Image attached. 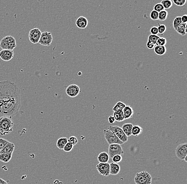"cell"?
I'll list each match as a JSON object with an SVG mask.
<instances>
[{
	"label": "cell",
	"mask_w": 187,
	"mask_h": 184,
	"mask_svg": "<svg viewBox=\"0 0 187 184\" xmlns=\"http://www.w3.org/2000/svg\"><path fill=\"white\" fill-rule=\"evenodd\" d=\"M21 107L20 90L18 85L10 80L0 81V117L15 116Z\"/></svg>",
	"instance_id": "cell-1"
},
{
	"label": "cell",
	"mask_w": 187,
	"mask_h": 184,
	"mask_svg": "<svg viewBox=\"0 0 187 184\" xmlns=\"http://www.w3.org/2000/svg\"><path fill=\"white\" fill-rule=\"evenodd\" d=\"M14 123L9 117L3 116L0 117V135L5 136L10 133L13 130Z\"/></svg>",
	"instance_id": "cell-2"
},
{
	"label": "cell",
	"mask_w": 187,
	"mask_h": 184,
	"mask_svg": "<svg viewBox=\"0 0 187 184\" xmlns=\"http://www.w3.org/2000/svg\"><path fill=\"white\" fill-rule=\"evenodd\" d=\"M15 39L12 36H7L0 42V48L2 50H13L16 48Z\"/></svg>",
	"instance_id": "cell-3"
},
{
	"label": "cell",
	"mask_w": 187,
	"mask_h": 184,
	"mask_svg": "<svg viewBox=\"0 0 187 184\" xmlns=\"http://www.w3.org/2000/svg\"><path fill=\"white\" fill-rule=\"evenodd\" d=\"M152 178L148 172L143 171L137 173L134 177L136 184H150Z\"/></svg>",
	"instance_id": "cell-4"
},
{
	"label": "cell",
	"mask_w": 187,
	"mask_h": 184,
	"mask_svg": "<svg viewBox=\"0 0 187 184\" xmlns=\"http://www.w3.org/2000/svg\"><path fill=\"white\" fill-rule=\"evenodd\" d=\"M104 132L105 138L108 144H118L122 145L124 144L118 138V137L112 131H111L110 130H104Z\"/></svg>",
	"instance_id": "cell-5"
},
{
	"label": "cell",
	"mask_w": 187,
	"mask_h": 184,
	"mask_svg": "<svg viewBox=\"0 0 187 184\" xmlns=\"http://www.w3.org/2000/svg\"><path fill=\"white\" fill-rule=\"evenodd\" d=\"M108 130L112 131L118 137V138L123 143L128 141V137L126 136V134H124L121 127H119L118 126H111L108 127Z\"/></svg>",
	"instance_id": "cell-6"
},
{
	"label": "cell",
	"mask_w": 187,
	"mask_h": 184,
	"mask_svg": "<svg viewBox=\"0 0 187 184\" xmlns=\"http://www.w3.org/2000/svg\"><path fill=\"white\" fill-rule=\"evenodd\" d=\"M53 41L52 34L49 31H44L42 33L38 43L43 46H49L51 45Z\"/></svg>",
	"instance_id": "cell-7"
},
{
	"label": "cell",
	"mask_w": 187,
	"mask_h": 184,
	"mask_svg": "<svg viewBox=\"0 0 187 184\" xmlns=\"http://www.w3.org/2000/svg\"><path fill=\"white\" fill-rule=\"evenodd\" d=\"M176 154L179 159L184 160L187 157V143H182L178 145L176 149Z\"/></svg>",
	"instance_id": "cell-8"
},
{
	"label": "cell",
	"mask_w": 187,
	"mask_h": 184,
	"mask_svg": "<svg viewBox=\"0 0 187 184\" xmlns=\"http://www.w3.org/2000/svg\"><path fill=\"white\" fill-rule=\"evenodd\" d=\"M124 153L121 145L118 144H112L108 146V155L111 158L116 155H122Z\"/></svg>",
	"instance_id": "cell-9"
},
{
	"label": "cell",
	"mask_w": 187,
	"mask_h": 184,
	"mask_svg": "<svg viewBox=\"0 0 187 184\" xmlns=\"http://www.w3.org/2000/svg\"><path fill=\"white\" fill-rule=\"evenodd\" d=\"M41 34L42 32L40 29L37 28H33L29 32V40L31 43L37 44L39 42Z\"/></svg>",
	"instance_id": "cell-10"
},
{
	"label": "cell",
	"mask_w": 187,
	"mask_h": 184,
	"mask_svg": "<svg viewBox=\"0 0 187 184\" xmlns=\"http://www.w3.org/2000/svg\"><path fill=\"white\" fill-rule=\"evenodd\" d=\"M80 92V88L76 84H71L66 87V93L68 96L70 97H77Z\"/></svg>",
	"instance_id": "cell-11"
},
{
	"label": "cell",
	"mask_w": 187,
	"mask_h": 184,
	"mask_svg": "<svg viewBox=\"0 0 187 184\" xmlns=\"http://www.w3.org/2000/svg\"><path fill=\"white\" fill-rule=\"evenodd\" d=\"M96 169L98 173L101 175L108 177L110 175V163H99L96 166Z\"/></svg>",
	"instance_id": "cell-12"
},
{
	"label": "cell",
	"mask_w": 187,
	"mask_h": 184,
	"mask_svg": "<svg viewBox=\"0 0 187 184\" xmlns=\"http://www.w3.org/2000/svg\"><path fill=\"white\" fill-rule=\"evenodd\" d=\"M14 56L13 50H2L0 51V58L5 61H9Z\"/></svg>",
	"instance_id": "cell-13"
},
{
	"label": "cell",
	"mask_w": 187,
	"mask_h": 184,
	"mask_svg": "<svg viewBox=\"0 0 187 184\" xmlns=\"http://www.w3.org/2000/svg\"><path fill=\"white\" fill-rule=\"evenodd\" d=\"M88 24L87 19L83 16L79 17L76 21V25L79 28L85 29L88 26Z\"/></svg>",
	"instance_id": "cell-14"
},
{
	"label": "cell",
	"mask_w": 187,
	"mask_h": 184,
	"mask_svg": "<svg viewBox=\"0 0 187 184\" xmlns=\"http://www.w3.org/2000/svg\"><path fill=\"white\" fill-rule=\"evenodd\" d=\"M123 115L124 117L125 120L129 119L133 116V114L134 113V110L132 107L129 105H126L124 108L122 110Z\"/></svg>",
	"instance_id": "cell-15"
},
{
	"label": "cell",
	"mask_w": 187,
	"mask_h": 184,
	"mask_svg": "<svg viewBox=\"0 0 187 184\" xmlns=\"http://www.w3.org/2000/svg\"><path fill=\"white\" fill-rule=\"evenodd\" d=\"M134 125L131 123H127L123 124L122 127V130H123V132L126 134L127 137H130L132 135V127Z\"/></svg>",
	"instance_id": "cell-16"
},
{
	"label": "cell",
	"mask_w": 187,
	"mask_h": 184,
	"mask_svg": "<svg viewBox=\"0 0 187 184\" xmlns=\"http://www.w3.org/2000/svg\"><path fill=\"white\" fill-rule=\"evenodd\" d=\"M110 174L111 175H117L120 171V167L118 163H110Z\"/></svg>",
	"instance_id": "cell-17"
},
{
	"label": "cell",
	"mask_w": 187,
	"mask_h": 184,
	"mask_svg": "<svg viewBox=\"0 0 187 184\" xmlns=\"http://www.w3.org/2000/svg\"><path fill=\"white\" fill-rule=\"evenodd\" d=\"M15 148V144L11 142H8L5 146L3 149L1 151H0V153H12Z\"/></svg>",
	"instance_id": "cell-18"
},
{
	"label": "cell",
	"mask_w": 187,
	"mask_h": 184,
	"mask_svg": "<svg viewBox=\"0 0 187 184\" xmlns=\"http://www.w3.org/2000/svg\"><path fill=\"white\" fill-rule=\"evenodd\" d=\"M110 159V156L106 152H102L97 156V160L99 163H108Z\"/></svg>",
	"instance_id": "cell-19"
},
{
	"label": "cell",
	"mask_w": 187,
	"mask_h": 184,
	"mask_svg": "<svg viewBox=\"0 0 187 184\" xmlns=\"http://www.w3.org/2000/svg\"><path fill=\"white\" fill-rule=\"evenodd\" d=\"M176 31L177 33L180 34L182 36H185L187 33V23H182L177 28Z\"/></svg>",
	"instance_id": "cell-20"
},
{
	"label": "cell",
	"mask_w": 187,
	"mask_h": 184,
	"mask_svg": "<svg viewBox=\"0 0 187 184\" xmlns=\"http://www.w3.org/2000/svg\"><path fill=\"white\" fill-rule=\"evenodd\" d=\"M113 117H114L115 121L118 122H121L125 120L122 110H119L114 112Z\"/></svg>",
	"instance_id": "cell-21"
},
{
	"label": "cell",
	"mask_w": 187,
	"mask_h": 184,
	"mask_svg": "<svg viewBox=\"0 0 187 184\" xmlns=\"http://www.w3.org/2000/svg\"><path fill=\"white\" fill-rule=\"evenodd\" d=\"M68 142V138L66 137H61L57 140L56 146L59 149L63 150L64 146Z\"/></svg>",
	"instance_id": "cell-22"
},
{
	"label": "cell",
	"mask_w": 187,
	"mask_h": 184,
	"mask_svg": "<svg viewBox=\"0 0 187 184\" xmlns=\"http://www.w3.org/2000/svg\"><path fill=\"white\" fill-rule=\"evenodd\" d=\"M12 153H0V161L5 163H8L11 160Z\"/></svg>",
	"instance_id": "cell-23"
},
{
	"label": "cell",
	"mask_w": 187,
	"mask_h": 184,
	"mask_svg": "<svg viewBox=\"0 0 187 184\" xmlns=\"http://www.w3.org/2000/svg\"><path fill=\"white\" fill-rule=\"evenodd\" d=\"M154 52L159 55H163L166 52V48L165 46H156L154 48Z\"/></svg>",
	"instance_id": "cell-24"
},
{
	"label": "cell",
	"mask_w": 187,
	"mask_h": 184,
	"mask_svg": "<svg viewBox=\"0 0 187 184\" xmlns=\"http://www.w3.org/2000/svg\"><path fill=\"white\" fill-rule=\"evenodd\" d=\"M143 132V129L138 125L133 126L132 129V135L138 136Z\"/></svg>",
	"instance_id": "cell-25"
},
{
	"label": "cell",
	"mask_w": 187,
	"mask_h": 184,
	"mask_svg": "<svg viewBox=\"0 0 187 184\" xmlns=\"http://www.w3.org/2000/svg\"><path fill=\"white\" fill-rule=\"evenodd\" d=\"M126 104L122 102L121 101H119L114 105V107H113V111L115 112L119 110H122L126 107Z\"/></svg>",
	"instance_id": "cell-26"
},
{
	"label": "cell",
	"mask_w": 187,
	"mask_h": 184,
	"mask_svg": "<svg viewBox=\"0 0 187 184\" xmlns=\"http://www.w3.org/2000/svg\"><path fill=\"white\" fill-rule=\"evenodd\" d=\"M164 9H169L172 7L173 3L171 0H162L161 2Z\"/></svg>",
	"instance_id": "cell-27"
},
{
	"label": "cell",
	"mask_w": 187,
	"mask_h": 184,
	"mask_svg": "<svg viewBox=\"0 0 187 184\" xmlns=\"http://www.w3.org/2000/svg\"><path fill=\"white\" fill-rule=\"evenodd\" d=\"M168 16V12L167 11L164 10L163 11H160L159 12V19L158 20H160L161 21H165L167 19Z\"/></svg>",
	"instance_id": "cell-28"
},
{
	"label": "cell",
	"mask_w": 187,
	"mask_h": 184,
	"mask_svg": "<svg viewBox=\"0 0 187 184\" xmlns=\"http://www.w3.org/2000/svg\"><path fill=\"white\" fill-rule=\"evenodd\" d=\"M182 23L181 19V17H176L174 18L173 22V28L176 30L177 28Z\"/></svg>",
	"instance_id": "cell-29"
},
{
	"label": "cell",
	"mask_w": 187,
	"mask_h": 184,
	"mask_svg": "<svg viewBox=\"0 0 187 184\" xmlns=\"http://www.w3.org/2000/svg\"><path fill=\"white\" fill-rule=\"evenodd\" d=\"M160 38L159 36L157 35H150L148 36V42H150L153 44H154V45L156 44L157 41L159 39V38Z\"/></svg>",
	"instance_id": "cell-30"
},
{
	"label": "cell",
	"mask_w": 187,
	"mask_h": 184,
	"mask_svg": "<svg viewBox=\"0 0 187 184\" xmlns=\"http://www.w3.org/2000/svg\"><path fill=\"white\" fill-rule=\"evenodd\" d=\"M166 43H167V41L165 38L160 37L157 41L155 45H156V46H165Z\"/></svg>",
	"instance_id": "cell-31"
},
{
	"label": "cell",
	"mask_w": 187,
	"mask_h": 184,
	"mask_svg": "<svg viewBox=\"0 0 187 184\" xmlns=\"http://www.w3.org/2000/svg\"><path fill=\"white\" fill-rule=\"evenodd\" d=\"M73 145L70 143L68 142L64 146L63 150L66 152H69L73 150Z\"/></svg>",
	"instance_id": "cell-32"
},
{
	"label": "cell",
	"mask_w": 187,
	"mask_h": 184,
	"mask_svg": "<svg viewBox=\"0 0 187 184\" xmlns=\"http://www.w3.org/2000/svg\"><path fill=\"white\" fill-rule=\"evenodd\" d=\"M173 2L178 7H183L187 2V0H173Z\"/></svg>",
	"instance_id": "cell-33"
},
{
	"label": "cell",
	"mask_w": 187,
	"mask_h": 184,
	"mask_svg": "<svg viewBox=\"0 0 187 184\" xmlns=\"http://www.w3.org/2000/svg\"><path fill=\"white\" fill-rule=\"evenodd\" d=\"M150 17L153 20H158V19H159V12L153 10L150 12Z\"/></svg>",
	"instance_id": "cell-34"
},
{
	"label": "cell",
	"mask_w": 187,
	"mask_h": 184,
	"mask_svg": "<svg viewBox=\"0 0 187 184\" xmlns=\"http://www.w3.org/2000/svg\"><path fill=\"white\" fill-rule=\"evenodd\" d=\"M164 10V7H163V5H162L161 3H158L154 5V10L157 11L158 12H160V11H163Z\"/></svg>",
	"instance_id": "cell-35"
},
{
	"label": "cell",
	"mask_w": 187,
	"mask_h": 184,
	"mask_svg": "<svg viewBox=\"0 0 187 184\" xmlns=\"http://www.w3.org/2000/svg\"><path fill=\"white\" fill-rule=\"evenodd\" d=\"M159 34H163L165 33V31H166V27L165 25L159 24V26L157 27Z\"/></svg>",
	"instance_id": "cell-36"
},
{
	"label": "cell",
	"mask_w": 187,
	"mask_h": 184,
	"mask_svg": "<svg viewBox=\"0 0 187 184\" xmlns=\"http://www.w3.org/2000/svg\"><path fill=\"white\" fill-rule=\"evenodd\" d=\"M68 142L70 143L73 146H75V145L77 144L78 142V139H77L76 137L73 136H71V137H69V139H68Z\"/></svg>",
	"instance_id": "cell-37"
},
{
	"label": "cell",
	"mask_w": 187,
	"mask_h": 184,
	"mask_svg": "<svg viewBox=\"0 0 187 184\" xmlns=\"http://www.w3.org/2000/svg\"><path fill=\"white\" fill-rule=\"evenodd\" d=\"M8 142H9L8 140L0 137V151H1L5 146V145L8 144Z\"/></svg>",
	"instance_id": "cell-38"
},
{
	"label": "cell",
	"mask_w": 187,
	"mask_h": 184,
	"mask_svg": "<svg viewBox=\"0 0 187 184\" xmlns=\"http://www.w3.org/2000/svg\"><path fill=\"white\" fill-rule=\"evenodd\" d=\"M112 159L114 163H119L122 160V157L121 155H116V156H114Z\"/></svg>",
	"instance_id": "cell-39"
},
{
	"label": "cell",
	"mask_w": 187,
	"mask_h": 184,
	"mask_svg": "<svg viewBox=\"0 0 187 184\" xmlns=\"http://www.w3.org/2000/svg\"><path fill=\"white\" fill-rule=\"evenodd\" d=\"M150 33H151L152 35H157V34H159L157 27L155 26L152 27L150 30Z\"/></svg>",
	"instance_id": "cell-40"
},
{
	"label": "cell",
	"mask_w": 187,
	"mask_h": 184,
	"mask_svg": "<svg viewBox=\"0 0 187 184\" xmlns=\"http://www.w3.org/2000/svg\"><path fill=\"white\" fill-rule=\"evenodd\" d=\"M108 122L111 124H113L115 122V119L114 117H113V116H111L108 117Z\"/></svg>",
	"instance_id": "cell-41"
},
{
	"label": "cell",
	"mask_w": 187,
	"mask_h": 184,
	"mask_svg": "<svg viewBox=\"0 0 187 184\" xmlns=\"http://www.w3.org/2000/svg\"><path fill=\"white\" fill-rule=\"evenodd\" d=\"M181 19L182 23H187V15H184L181 17Z\"/></svg>",
	"instance_id": "cell-42"
},
{
	"label": "cell",
	"mask_w": 187,
	"mask_h": 184,
	"mask_svg": "<svg viewBox=\"0 0 187 184\" xmlns=\"http://www.w3.org/2000/svg\"><path fill=\"white\" fill-rule=\"evenodd\" d=\"M154 46H155V45L152 43H150V42H148L147 43V47L148 48H149L150 50H152L154 48Z\"/></svg>",
	"instance_id": "cell-43"
},
{
	"label": "cell",
	"mask_w": 187,
	"mask_h": 184,
	"mask_svg": "<svg viewBox=\"0 0 187 184\" xmlns=\"http://www.w3.org/2000/svg\"><path fill=\"white\" fill-rule=\"evenodd\" d=\"M0 184H8L5 180L2 179V178H0Z\"/></svg>",
	"instance_id": "cell-44"
}]
</instances>
